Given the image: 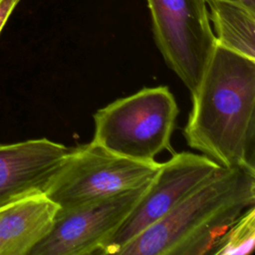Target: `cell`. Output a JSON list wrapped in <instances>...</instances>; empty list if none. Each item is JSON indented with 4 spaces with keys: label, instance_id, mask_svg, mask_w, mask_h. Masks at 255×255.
I'll return each instance as SVG.
<instances>
[{
    "label": "cell",
    "instance_id": "obj_1",
    "mask_svg": "<svg viewBox=\"0 0 255 255\" xmlns=\"http://www.w3.org/2000/svg\"><path fill=\"white\" fill-rule=\"evenodd\" d=\"M190 95L188 146L222 167L255 172V59L216 44Z\"/></svg>",
    "mask_w": 255,
    "mask_h": 255
},
{
    "label": "cell",
    "instance_id": "obj_2",
    "mask_svg": "<svg viewBox=\"0 0 255 255\" xmlns=\"http://www.w3.org/2000/svg\"><path fill=\"white\" fill-rule=\"evenodd\" d=\"M255 203V172L221 167L120 255L212 254L231 224Z\"/></svg>",
    "mask_w": 255,
    "mask_h": 255
},
{
    "label": "cell",
    "instance_id": "obj_3",
    "mask_svg": "<svg viewBox=\"0 0 255 255\" xmlns=\"http://www.w3.org/2000/svg\"><path fill=\"white\" fill-rule=\"evenodd\" d=\"M178 112L167 87L143 88L94 114L93 141L118 155L152 161L170 148Z\"/></svg>",
    "mask_w": 255,
    "mask_h": 255
},
{
    "label": "cell",
    "instance_id": "obj_4",
    "mask_svg": "<svg viewBox=\"0 0 255 255\" xmlns=\"http://www.w3.org/2000/svg\"><path fill=\"white\" fill-rule=\"evenodd\" d=\"M160 163L113 153L93 140L68 150L44 193L59 207L71 209L142 187Z\"/></svg>",
    "mask_w": 255,
    "mask_h": 255
},
{
    "label": "cell",
    "instance_id": "obj_5",
    "mask_svg": "<svg viewBox=\"0 0 255 255\" xmlns=\"http://www.w3.org/2000/svg\"><path fill=\"white\" fill-rule=\"evenodd\" d=\"M156 46L166 65L194 92L215 49L206 0H146Z\"/></svg>",
    "mask_w": 255,
    "mask_h": 255
},
{
    "label": "cell",
    "instance_id": "obj_6",
    "mask_svg": "<svg viewBox=\"0 0 255 255\" xmlns=\"http://www.w3.org/2000/svg\"><path fill=\"white\" fill-rule=\"evenodd\" d=\"M221 167L203 154L174 153L170 159L160 163L139 199L105 241L99 254H118L124 245L162 219Z\"/></svg>",
    "mask_w": 255,
    "mask_h": 255
},
{
    "label": "cell",
    "instance_id": "obj_7",
    "mask_svg": "<svg viewBox=\"0 0 255 255\" xmlns=\"http://www.w3.org/2000/svg\"><path fill=\"white\" fill-rule=\"evenodd\" d=\"M146 186L71 209H58L50 233L30 255L99 254L105 241L125 220Z\"/></svg>",
    "mask_w": 255,
    "mask_h": 255
},
{
    "label": "cell",
    "instance_id": "obj_8",
    "mask_svg": "<svg viewBox=\"0 0 255 255\" xmlns=\"http://www.w3.org/2000/svg\"><path fill=\"white\" fill-rule=\"evenodd\" d=\"M69 148L48 138L0 143V207L43 192Z\"/></svg>",
    "mask_w": 255,
    "mask_h": 255
},
{
    "label": "cell",
    "instance_id": "obj_9",
    "mask_svg": "<svg viewBox=\"0 0 255 255\" xmlns=\"http://www.w3.org/2000/svg\"><path fill=\"white\" fill-rule=\"evenodd\" d=\"M58 209L43 192L0 207V255H30L50 233Z\"/></svg>",
    "mask_w": 255,
    "mask_h": 255
},
{
    "label": "cell",
    "instance_id": "obj_10",
    "mask_svg": "<svg viewBox=\"0 0 255 255\" xmlns=\"http://www.w3.org/2000/svg\"><path fill=\"white\" fill-rule=\"evenodd\" d=\"M216 44L255 59V8L239 0H206Z\"/></svg>",
    "mask_w": 255,
    "mask_h": 255
},
{
    "label": "cell",
    "instance_id": "obj_11",
    "mask_svg": "<svg viewBox=\"0 0 255 255\" xmlns=\"http://www.w3.org/2000/svg\"><path fill=\"white\" fill-rule=\"evenodd\" d=\"M255 244V206L248 207L226 230L213 255H248Z\"/></svg>",
    "mask_w": 255,
    "mask_h": 255
},
{
    "label": "cell",
    "instance_id": "obj_12",
    "mask_svg": "<svg viewBox=\"0 0 255 255\" xmlns=\"http://www.w3.org/2000/svg\"><path fill=\"white\" fill-rule=\"evenodd\" d=\"M21 0H0V33L9 16Z\"/></svg>",
    "mask_w": 255,
    "mask_h": 255
},
{
    "label": "cell",
    "instance_id": "obj_13",
    "mask_svg": "<svg viewBox=\"0 0 255 255\" xmlns=\"http://www.w3.org/2000/svg\"><path fill=\"white\" fill-rule=\"evenodd\" d=\"M239 1L245 3L246 5H248V6L252 7V8H255V0H239Z\"/></svg>",
    "mask_w": 255,
    "mask_h": 255
}]
</instances>
